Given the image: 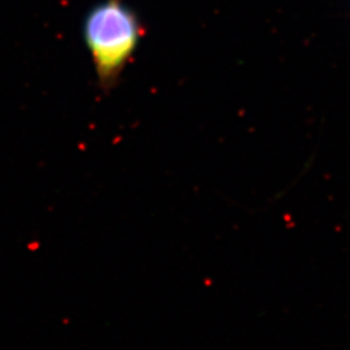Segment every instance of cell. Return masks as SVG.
Instances as JSON below:
<instances>
[{
    "label": "cell",
    "instance_id": "obj_1",
    "mask_svg": "<svg viewBox=\"0 0 350 350\" xmlns=\"http://www.w3.org/2000/svg\"><path fill=\"white\" fill-rule=\"evenodd\" d=\"M82 34L98 86L109 94L135 56L146 34L144 25L125 0H100L86 13Z\"/></svg>",
    "mask_w": 350,
    "mask_h": 350
}]
</instances>
